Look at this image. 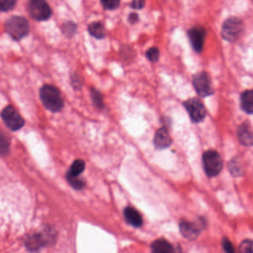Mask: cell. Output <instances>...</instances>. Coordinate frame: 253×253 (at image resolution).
I'll use <instances>...</instances> for the list:
<instances>
[{"label":"cell","mask_w":253,"mask_h":253,"mask_svg":"<svg viewBox=\"0 0 253 253\" xmlns=\"http://www.w3.org/2000/svg\"><path fill=\"white\" fill-rule=\"evenodd\" d=\"M229 169L230 172H231L233 176H240L242 173V168H241L240 164L239 162L236 160H232L229 163Z\"/></svg>","instance_id":"27"},{"label":"cell","mask_w":253,"mask_h":253,"mask_svg":"<svg viewBox=\"0 0 253 253\" xmlns=\"http://www.w3.org/2000/svg\"><path fill=\"white\" fill-rule=\"evenodd\" d=\"M85 169V163L81 159H77L71 165L70 170L67 172L68 175L74 177H79Z\"/></svg>","instance_id":"18"},{"label":"cell","mask_w":253,"mask_h":253,"mask_svg":"<svg viewBox=\"0 0 253 253\" xmlns=\"http://www.w3.org/2000/svg\"><path fill=\"white\" fill-rule=\"evenodd\" d=\"M52 234L50 233H36L31 235L25 240V245L27 249L31 252L39 251L51 242Z\"/></svg>","instance_id":"9"},{"label":"cell","mask_w":253,"mask_h":253,"mask_svg":"<svg viewBox=\"0 0 253 253\" xmlns=\"http://www.w3.org/2000/svg\"><path fill=\"white\" fill-rule=\"evenodd\" d=\"M152 253H181L165 239H158L151 245Z\"/></svg>","instance_id":"14"},{"label":"cell","mask_w":253,"mask_h":253,"mask_svg":"<svg viewBox=\"0 0 253 253\" xmlns=\"http://www.w3.org/2000/svg\"><path fill=\"white\" fill-rule=\"evenodd\" d=\"M71 86H73L75 90H81L83 87V83H82L80 77L77 74H74L71 76Z\"/></svg>","instance_id":"28"},{"label":"cell","mask_w":253,"mask_h":253,"mask_svg":"<svg viewBox=\"0 0 253 253\" xmlns=\"http://www.w3.org/2000/svg\"><path fill=\"white\" fill-rule=\"evenodd\" d=\"M244 31V24L242 19L238 17L227 19L223 24L221 36L229 43L237 41Z\"/></svg>","instance_id":"3"},{"label":"cell","mask_w":253,"mask_h":253,"mask_svg":"<svg viewBox=\"0 0 253 253\" xmlns=\"http://www.w3.org/2000/svg\"><path fill=\"white\" fill-rule=\"evenodd\" d=\"M146 57L152 62H156L159 59V50L157 47L150 48L145 53Z\"/></svg>","instance_id":"23"},{"label":"cell","mask_w":253,"mask_h":253,"mask_svg":"<svg viewBox=\"0 0 253 253\" xmlns=\"http://www.w3.org/2000/svg\"><path fill=\"white\" fill-rule=\"evenodd\" d=\"M240 253H253V242L250 239H246L241 243L239 246Z\"/></svg>","instance_id":"25"},{"label":"cell","mask_w":253,"mask_h":253,"mask_svg":"<svg viewBox=\"0 0 253 253\" xmlns=\"http://www.w3.org/2000/svg\"><path fill=\"white\" fill-rule=\"evenodd\" d=\"M40 95L44 106L51 112H59L64 108V100L60 91L54 86L44 85L40 89Z\"/></svg>","instance_id":"1"},{"label":"cell","mask_w":253,"mask_h":253,"mask_svg":"<svg viewBox=\"0 0 253 253\" xmlns=\"http://www.w3.org/2000/svg\"><path fill=\"white\" fill-rule=\"evenodd\" d=\"M101 3L105 10H114L120 7L121 1L120 0H102Z\"/></svg>","instance_id":"24"},{"label":"cell","mask_w":253,"mask_h":253,"mask_svg":"<svg viewBox=\"0 0 253 253\" xmlns=\"http://www.w3.org/2000/svg\"><path fill=\"white\" fill-rule=\"evenodd\" d=\"M183 105L193 123H199L205 120L207 114L206 108L200 100L196 98H190L186 101Z\"/></svg>","instance_id":"7"},{"label":"cell","mask_w":253,"mask_h":253,"mask_svg":"<svg viewBox=\"0 0 253 253\" xmlns=\"http://www.w3.org/2000/svg\"><path fill=\"white\" fill-rule=\"evenodd\" d=\"M193 84L198 95L202 98L213 95L212 80L208 73L201 71L195 74L193 77Z\"/></svg>","instance_id":"5"},{"label":"cell","mask_w":253,"mask_h":253,"mask_svg":"<svg viewBox=\"0 0 253 253\" xmlns=\"http://www.w3.org/2000/svg\"><path fill=\"white\" fill-rule=\"evenodd\" d=\"M10 144L5 135L0 131V155H7L10 152Z\"/></svg>","instance_id":"21"},{"label":"cell","mask_w":253,"mask_h":253,"mask_svg":"<svg viewBox=\"0 0 253 253\" xmlns=\"http://www.w3.org/2000/svg\"><path fill=\"white\" fill-rule=\"evenodd\" d=\"M172 144V139L166 126H162L156 131L153 139V144L156 150H165L169 148Z\"/></svg>","instance_id":"12"},{"label":"cell","mask_w":253,"mask_h":253,"mask_svg":"<svg viewBox=\"0 0 253 253\" xmlns=\"http://www.w3.org/2000/svg\"><path fill=\"white\" fill-rule=\"evenodd\" d=\"M5 31L16 41L26 37L30 31L29 23L23 16H13L6 21Z\"/></svg>","instance_id":"2"},{"label":"cell","mask_w":253,"mask_h":253,"mask_svg":"<svg viewBox=\"0 0 253 253\" xmlns=\"http://www.w3.org/2000/svg\"><path fill=\"white\" fill-rule=\"evenodd\" d=\"M206 30L202 26H195L190 28L187 32L190 44L193 50L197 53H201L205 44Z\"/></svg>","instance_id":"10"},{"label":"cell","mask_w":253,"mask_h":253,"mask_svg":"<svg viewBox=\"0 0 253 253\" xmlns=\"http://www.w3.org/2000/svg\"><path fill=\"white\" fill-rule=\"evenodd\" d=\"M145 6V1L144 0H137V1H132L130 3V7L135 10H141L144 8Z\"/></svg>","instance_id":"30"},{"label":"cell","mask_w":253,"mask_h":253,"mask_svg":"<svg viewBox=\"0 0 253 253\" xmlns=\"http://www.w3.org/2000/svg\"><path fill=\"white\" fill-rule=\"evenodd\" d=\"M124 216L126 222L134 227H140L142 225L143 220L141 215L136 209L131 206H127L125 209Z\"/></svg>","instance_id":"15"},{"label":"cell","mask_w":253,"mask_h":253,"mask_svg":"<svg viewBox=\"0 0 253 253\" xmlns=\"http://www.w3.org/2000/svg\"><path fill=\"white\" fill-rule=\"evenodd\" d=\"M138 20H139V16H138V13H131L128 16V21H129V23L132 24V25L138 22Z\"/></svg>","instance_id":"31"},{"label":"cell","mask_w":253,"mask_h":253,"mask_svg":"<svg viewBox=\"0 0 253 253\" xmlns=\"http://www.w3.org/2000/svg\"><path fill=\"white\" fill-rule=\"evenodd\" d=\"M66 178L68 183L71 184L73 188L76 189V190H82V189L84 188L85 184H84V181L79 178V177L71 176V175L67 174Z\"/></svg>","instance_id":"22"},{"label":"cell","mask_w":253,"mask_h":253,"mask_svg":"<svg viewBox=\"0 0 253 253\" xmlns=\"http://www.w3.org/2000/svg\"><path fill=\"white\" fill-rule=\"evenodd\" d=\"M28 8L31 17L35 20H47L52 15L50 5L44 0H32L28 3Z\"/></svg>","instance_id":"6"},{"label":"cell","mask_w":253,"mask_h":253,"mask_svg":"<svg viewBox=\"0 0 253 253\" xmlns=\"http://www.w3.org/2000/svg\"><path fill=\"white\" fill-rule=\"evenodd\" d=\"M87 31L90 36L97 40H103L106 37V32H105L104 25L99 21L89 24L87 26Z\"/></svg>","instance_id":"16"},{"label":"cell","mask_w":253,"mask_h":253,"mask_svg":"<svg viewBox=\"0 0 253 253\" xmlns=\"http://www.w3.org/2000/svg\"><path fill=\"white\" fill-rule=\"evenodd\" d=\"M16 1L13 0H0V11L7 12L13 10Z\"/></svg>","instance_id":"26"},{"label":"cell","mask_w":253,"mask_h":253,"mask_svg":"<svg viewBox=\"0 0 253 253\" xmlns=\"http://www.w3.org/2000/svg\"><path fill=\"white\" fill-rule=\"evenodd\" d=\"M90 92V98H91L93 105L99 109H103L105 108V103H104L103 95H102V93L94 88H91Z\"/></svg>","instance_id":"19"},{"label":"cell","mask_w":253,"mask_h":253,"mask_svg":"<svg viewBox=\"0 0 253 253\" xmlns=\"http://www.w3.org/2000/svg\"><path fill=\"white\" fill-rule=\"evenodd\" d=\"M238 138L242 145L251 147L253 145V132L248 123H244L238 129Z\"/></svg>","instance_id":"13"},{"label":"cell","mask_w":253,"mask_h":253,"mask_svg":"<svg viewBox=\"0 0 253 253\" xmlns=\"http://www.w3.org/2000/svg\"><path fill=\"white\" fill-rule=\"evenodd\" d=\"M77 25L72 21H68L62 25V31L67 37H72L77 32Z\"/></svg>","instance_id":"20"},{"label":"cell","mask_w":253,"mask_h":253,"mask_svg":"<svg viewBox=\"0 0 253 253\" xmlns=\"http://www.w3.org/2000/svg\"><path fill=\"white\" fill-rule=\"evenodd\" d=\"M1 117L6 126L13 132L19 130L25 125L24 119L11 105H7L2 110Z\"/></svg>","instance_id":"8"},{"label":"cell","mask_w":253,"mask_h":253,"mask_svg":"<svg viewBox=\"0 0 253 253\" xmlns=\"http://www.w3.org/2000/svg\"><path fill=\"white\" fill-rule=\"evenodd\" d=\"M241 105L248 114H253V90L244 92L241 95Z\"/></svg>","instance_id":"17"},{"label":"cell","mask_w":253,"mask_h":253,"mask_svg":"<svg viewBox=\"0 0 253 253\" xmlns=\"http://www.w3.org/2000/svg\"><path fill=\"white\" fill-rule=\"evenodd\" d=\"M205 173L210 178L219 175L223 169V161L220 154L214 150H208L203 154Z\"/></svg>","instance_id":"4"},{"label":"cell","mask_w":253,"mask_h":253,"mask_svg":"<svg viewBox=\"0 0 253 253\" xmlns=\"http://www.w3.org/2000/svg\"><path fill=\"white\" fill-rule=\"evenodd\" d=\"M222 247L226 253H236L234 247L229 239L224 238L223 239Z\"/></svg>","instance_id":"29"},{"label":"cell","mask_w":253,"mask_h":253,"mask_svg":"<svg viewBox=\"0 0 253 253\" xmlns=\"http://www.w3.org/2000/svg\"><path fill=\"white\" fill-rule=\"evenodd\" d=\"M205 222L201 220L198 223L181 221L180 223V232L182 236L189 240H195L200 234L202 229L205 227Z\"/></svg>","instance_id":"11"}]
</instances>
